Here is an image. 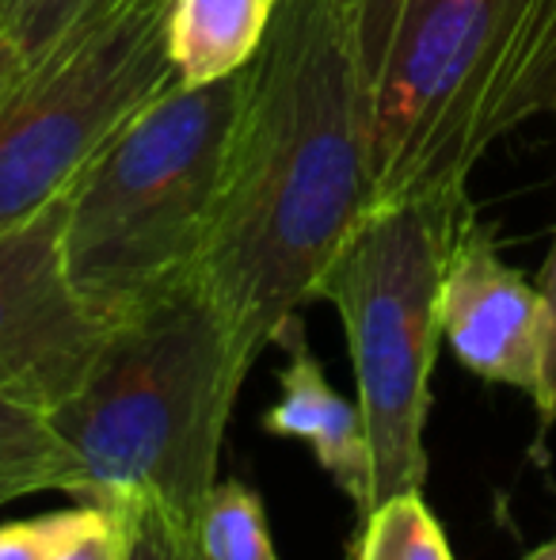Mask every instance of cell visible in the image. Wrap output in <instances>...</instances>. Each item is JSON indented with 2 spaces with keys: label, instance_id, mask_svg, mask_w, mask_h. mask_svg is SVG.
<instances>
[{
  "label": "cell",
  "instance_id": "18",
  "mask_svg": "<svg viewBox=\"0 0 556 560\" xmlns=\"http://www.w3.org/2000/svg\"><path fill=\"white\" fill-rule=\"evenodd\" d=\"M23 66L27 61L15 54V46L4 38V31H0V100L8 96V89H12L15 81H20V73H23Z\"/></svg>",
  "mask_w": 556,
  "mask_h": 560
},
{
  "label": "cell",
  "instance_id": "6",
  "mask_svg": "<svg viewBox=\"0 0 556 560\" xmlns=\"http://www.w3.org/2000/svg\"><path fill=\"white\" fill-rule=\"evenodd\" d=\"M171 0H122L23 66L0 100V233L66 199L99 149L176 84Z\"/></svg>",
  "mask_w": 556,
  "mask_h": 560
},
{
  "label": "cell",
  "instance_id": "4",
  "mask_svg": "<svg viewBox=\"0 0 556 560\" xmlns=\"http://www.w3.org/2000/svg\"><path fill=\"white\" fill-rule=\"evenodd\" d=\"M245 73L171 84L99 149L66 195V267L115 325L194 275L222 199Z\"/></svg>",
  "mask_w": 556,
  "mask_h": 560
},
{
  "label": "cell",
  "instance_id": "3",
  "mask_svg": "<svg viewBox=\"0 0 556 560\" xmlns=\"http://www.w3.org/2000/svg\"><path fill=\"white\" fill-rule=\"evenodd\" d=\"M194 275L119 317L69 400L46 412L73 462V503L149 495L199 526L248 377Z\"/></svg>",
  "mask_w": 556,
  "mask_h": 560
},
{
  "label": "cell",
  "instance_id": "7",
  "mask_svg": "<svg viewBox=\"0 0 556 560\" xmlns=\"http://www.w3.org/2000/svg\"><path fill=\"white\" fill-rule=\"evenodd\" d=\"M107 325L66 267V199L0 233V393L54 412L88 377Z\"/></svg>",
  "mask_w": 556,
  "mask_h": 560
},
{
  "label": "cell",
  "instance_id": "1",
  "mask_svg": "<svg viewBox=\"0 0 556 560\" xmlns=\"http://www.w3.org/2000/svg\"><path fill=\"white\" fill-rule=\"evenodd\" d=\"M374 207L370 107L347 8L279 0L245 69L222 199L194 267L248 366L301 328Z\"/></svg>",
  "mask_w": 556,
  "mask_h": 560
},
{
  "label": "cell",
  "instance_id": "8",
  "mask_svg": "<svg viewBox=\"0 0 556 560\" xmlns=\"http://www.w3.org/2000/svg\"><path fill=\"white\" fill-rule=\"evenodd\" d=\"M442 339L465 370L534 400L542 385L545 305L496 248L476 210L458 229L442 279Z\"/></svg>",
  "mask_w": 556,
  "mask_h": 560
},
{
  "label": "cell",
  "instance_id": "12",
  "mask_svg": "<svg viewBox=\"0 0 556 560\" xmlns=\"http://www.w3.org/2000/svg\"><path fill=\"white\" fill-rule=\"evenodd\" d=\"M351 560H453L442 523L416 492H397L363 511Z\"/></svg>",
  "mask_w": 556,
  "mask_h": 560
},
{
  "label": "cell",
  "instance_id": "5",
  "mask_svg": "<svg viewBox=\"0 0 556 560\" xmlns=\"http://www.w3.org/2000/svg\"><path fill=\"white\" fill-rule=\"evenodd\" d=\"M469 195H423L370 210L320 279L343 320L355 400L374 454V503L427 485L430 370L442 339V279Z\"/></svg>",
  "mask_w": 556,
  "mask_h": 560
},
{
  "label": "cell",
  "instance_id": "10",
  "mask_svg": "<svg viewBox=\"0 0 556 560\" xmlns=\"http://www.w3.org/2000/svg\"><path fill=\"white\" fill-rule=\"evenodd\" d=\"M279 0H171L168 54L179 84H214L248 69Z\"/></svg>",
  "mask_w": 556,
  "mask_h": 560
},
{
  "label": "cell",
  "instance_id": "19",
  "mask_svg": "<svg viewBox=\"0 0 556 560\" xmlns=\"http://www.w3.org/2000/svg\"><path fill=\"white\" fill-rule=\"evenodd\" d=\"M527 560H556V534H553L549 541H545L542 549H534V553H530Z\"/></svg>",
  "mask_w": 556,
  "mask_h": 560
},
{
  "label": "cell",
  "instance_id": "20",
  "mask_svg": "<svg viewBox=\"0 0 556 560\" xmlns=\"http://www.w3.org/2000/svg\"><path fill=\"white\" fill-rule=\"evenodd\" d=\"M553 115H556V107H553Z\"/></svg>",
  "mask_w": 556,
  "mask_h": 560
},
{
  "label": "cell",
  "instance_id": "9",
  "mask_svg": "<svg viewBox=\"0 0 556 560\" xmlns=\"http://www.w3.org/2000/svg\"><path fill=\"white\" fill-rule=\"evenodd\" d=\"M282 347L289 351V362L279 374V400L263 412V431L309 443L317 465L363 515L374 500V454L358 400H347L332 389L301 328Z\"/></svg>",
  "mask_w": 556,
  "mask_h": 560
},
{
  "label": "cell",
  "instance_id": "11",
  "mask_svg": "<svg viewBox=\"0 0 556 560\" xmlns=\"http://www.w3.org/2000/svg\"><path fill=\"white\" fill-rule=\"evenodd\" d=\"M73 462L38 408L0 393V508L23 495L69 492Z\"/></svg>",
  "mask_w": 556,
  "mask_h": 560
},
{
  "label": "cell",
  "instance_id": "13",
  "mask_svg": "<svg viewBox=\"0 0 556 560\" xmlns=\"http://www.w3.org/2000/svg\"><path fill=\"white\" fill-rule=\"evenodd\" d=\"M206 560H279L263 500L245 480H217L199 518Z\"/></svg>",
  "mask_w": 556,
  "mask_h": 560
},
{
  "label": "cell",
  "instance_id": "16",
  "mask_svg": "<svg viewBox=\"0 0 556 560\" xmlns=\"http://www.w3.org/2000/svg\"><path fill=\"white\" fill-rule=\"evenodd\" d=\"M122 534L119 518L96 503H81V523L66 538V546L54 553V560H119Z\"/></svg>",
  "mask_w": 556,
  "mask_h": 560
},
{
  "label": "cell",
  "instance_id": "15",
  "mask_svg": "<svg viewBox=\"0 0 556 560\" xmlns=\"http://www.w3.org/2000/svg\"><path fill=\"white\" fill-rule=\"evenodd\" d=\"M119 4L122 0H0V31L31 66L76 27Z\"/></svg>",
  "mask_w": 556,
  "mask_h": 560
},
{
  "label": "cell",
  "instance_id": "14",
  "mask_svg": "<svg viewBox=\"0 0 556 560\" xmlns=\"http://www.w3.org/2000/svg\"><path fill=\"white\" fill-rule=\"evenodd\" d=\"M122 534V557L119 560H206L202 553L199 526L179 518L171 508L149 495H127L111 503Z\"/></svg>",
  "mask_w": 556,
  "mask_h": 560
},
{
  "label": "cell",
  "instance_id": "17",
  "mask_svg": "<svg viewBox=\"0 0 556 560\" xmlns=\"http://www.w3.org/2000/svg\"><path fill=\"white\" fill-rule=\"evenodd\" d=\"M537 290H542V305H545V354H542V385L534 393V408L545 435L556 423V236L549 256H545L542 275H537Z\"/></svg>",
  "mask_w": 556,
  "mask_h": 560
},
{
  "label": "cell",
  "instance_id": "2",
  "mask_svg": "<svg viewBox=\"0 0 556 560\" xmlns=\"http://www.w3.org/2000/svg\"><path fill=\"white\" fill-rule=\"evenodd\" d=\"M378 207L469 195L492 145L556 107V0H343Z\"/></svg>",
  "mask_w": 556,
  "mask_h": 560
}]
</instances>
